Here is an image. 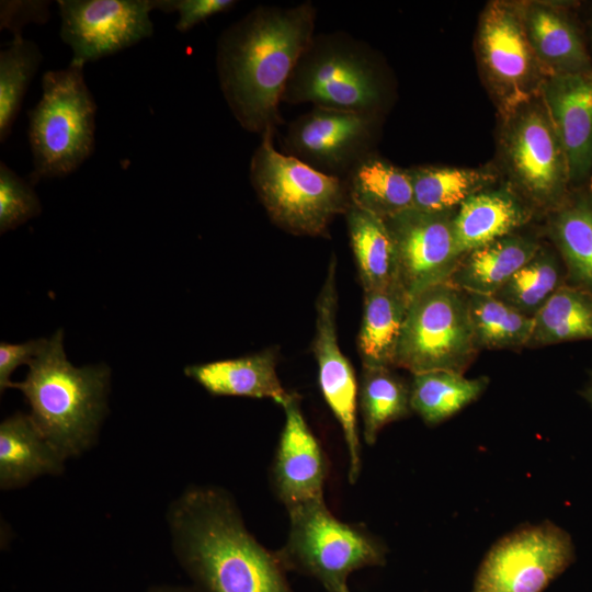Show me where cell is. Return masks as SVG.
<instances>
[{
	"label": "cell",
	"instance_id": "obj_3",
	"mask_svg": "<svg viewBox=\"0 0 592 592\" xmlns=\"http://www.w3.org/2000/svg\"><path fill=\"white\" fill-rule=\"evenodd\" d=\"M29 367L26 377L12 388L21 390L34 424L65 460L81 455L92 446L106 413L109 368L71 365L62 330L47 340Z\"/></svg>",
	"mask_w": 592,
	"mask_h": 592
},
{
	"label": "cell",
	"instance_id": "obj_6",
	"mask_svg": "<svg viewBox=\"0 0 592 592\" xmlns=\"http://www.w3.org/2000/svg\"><path fill=\"white\" fill-rule=\"evenodd\" d=\"M96 104L83 76V66L48 70L42 96L29 111L33 183L76 171L93 152Z\"/></svg>",
	"mask_w": 592,
	"mask_h": 592
},
{
	"label": "cell",
	"instance_id": "obj_23",
	"mask_svg": "<svg viewBox=\"0 0 592 592\" xmlns=\"http://www.w3.org/2000/svg\"><path fill=\"white\" fill-rule=\"evenodd\" d=\"M410 298L399 283L364 291L357 351L363 367H391Z\"/></svg>",
	"mask_w": 592,
	"mask_h": 592
},
{
	"label": "cell",
	"instance_id": "obj_1",
	"mask_svg": "<svg viewBox=\"0 0 592 592\" xmlns=\"http://www.w3.org/2000/svg\"><path fill=\"white\" fill-rule=\"evenodd\" d=\"M317 9L258 5L227 26L216 44L224 99L239 125L260 136L283 123L280 103L291 73L315 36Z\"/></svg>",
	"mask_w": 592,
	"mask_h": 592
},
{
	"label": "cell",
	"instance_id": "obj_39",
	"mask_svg": "<svg viewBox=\"0 0 592 592\" xmlns=\"http://www.w3.org/2000/svg\"><path fill=\"white\" fill-rule=\"evenodd\" d=\"M147 592H197L196 590L177 585H155Z\"/></svg>",
	"mask_w": 592,
	"mask_h": 592
},
{
	"label": "cell",
	"instance_id": "obj_18",
	"mask_svg": "<svg viewBox=\"0 0 592 592\" xmlns=\"http://www.w3.org/2000/svg\"><path fill=\"white\" fill-rule=\"evenodd\" d=\"M521 5L530 44L546 76L592 72V59L569 7L526 2Z\"/></svg>",
	"mask_w": 592,
	"mask_h": 592
},
{
	"label": "cell",
	"instance_id": "obj_34",
	"mask_svg": "<svg viewBox=\"0 0 592 592\" xmlns=\"http://www.w3.org/2000/svg\"><path fill=\"white\" fill-rule=\"evenodd\" d=\"M41 213V202L31 184L4 162L0 163V232L14 229Z\"/></svg>",
	"mask_w": 592,
	"mask_h": 592
},
{
	"label": "cell",
	"instance_id": "obj_19",
	"mask_svg": "<svg viewBox=\"0 0 592 592\" xmlns=\"http://www.w3.org/2000/svg\"><path fill=\"white\" fill-rule=\"evenodd\" d=\"M184 374L213 396L270 398L281 406L291 396L277 376L276 355L272 350L189 365Z\"/></svg>",
	"mask_w": 592,
	"mask_h": 592
},
{
	"label": "cell",
	"instance_id": "obj_36",
	"mask_svg": "<svg viewBox=\"0 0 592 592\" xmlns=\"http://www.w3.org/2000/svg\"><path fill=\"white\" fill-rule=\"evenodd\" d=\"M49 5V1H1V29L10 30L14 37L22 36L21 30L25 24L47 22Z\"/></svg>",
	"mask_w": 592,
	"mask_h": 592
},
{
	"label": "cell",
	"instance_id": "obj_24",
	"mask_svg": "<svg viewBox=\"0 0 592 592\" xmlns=\"http://www.w3.org/2000/svg\"><path fill=\"white\" fill-rule=\"evenodd\" d=\"M351 204L382 219L413 208V186L408 169L373 152L344 178Z\"/></svg>",
	"mask_w": 592,
	"mask_h": 592
},
{
	"label": "cell",
	"instance_id": "obj_40",
	"mask_svg": "<svg viewBox=\"0 0 592 592\" xmlns=\"http://www.w3.org/2000/svg\"><path fill=\"white\" fill-rule=\"evenodd\" d=\"M584 395H585V398L588 399V401L590 402V405L592 407V376H591L590 384H589Z\"/></svg>",
	"mask_w": 592,
	"mask_h": 592
},
{
	"label": "cell",
	"instance_id": "obj_17",
	"mask_svg": "<svg viewBox=\"0 0 592 592\" xmlns=\"http://www.w3.org/2000/svg\"><path fill=\"white\" fill-rule=\"evenodd\" d=\"M285 423L280 436L272 480L286 509L323 499L328 466L323 451L307 424L295 394L282 406Z\"/></svg>",
	"mask_w": 592,
	"mask_h": 592
},
{
	"label": "cell",
	"instance_id": "obj_27",
	"mask_svg": "<svg viewBox=\"0 0 592 592\" xmlns=\"http://www.w3.org/2000/svg\"><path fill=\"white\" fill-rule=\"evenodd\" d=\"M408 170L412 179L413 208L431 213L455 212L497 178L491 168L420 166Z\"/></svg>",
	"mask_w": 592,
	"mask_h": 592
},
{
	"label": "cell",
	"instance_id": "obj_4",
	"mask_svg": "<svg viewBox=\"0 0 592 592\" xmlns=\"http://www.w3.org/2000/svg\"><path fill=\"white\" fill-rule=\"evenodd\" d=\"M392 95L390 73L378 54L350 33L332 31L315 34L291 73L282 102L383 116Z\"/></svg>",
	"mask_w": 592,
	"mask_h": 592
},
{
	"label": "cell",
	"instance_id": "obj_9",
	"mask_svg": "<svg viewBox=\"0 0 592 592\" xmlns=\"http://www.w3.org/2000/svg\"><path fill=\"white\" fill-rule=\"evenodd\" d=\"M504 168L525 196L558 207L571 191L566 156L540 93L502 117Z\"/></svg>",
	"mask_w": 592,
	"mask_h": 592
},
{
	"label": "cell",
	"instance_id": "obj_15",
	"mask_svg": "<svg viewBox=\"0 0 592 592\" xmlns=\"http://www.w3.org/2000/svg\"><path fill=\"white\" fill-rule=\"evenodd\" d=\"M455 212L410 208L385 219L395 244L398 281L410 299L447 283L462 259L454 232Z\"/></svg>",
	"mask_w": 592,
	"mask_h": 592
},
{
	"label": "cell",
	"instance_id": "obj_20",
	"mask_svg": "<svg viewBox=\"0 0 592 592\" xmlns=\"http://www.w3.org/2000/svg\"><path fill=\"white\" fill-rule=\"evenodd\" d=\"M530 215L528 208L509 189H486L471 195L454 215L459 255L512 235L530 219Z\"/></svg>",
	"mask_w": 592,
	"mask_h": 592
},
{
	"label": "cell",
	"instance_id": "obj_32",
	"mask_svg": "<svg viewBox=\"0 0 592 592\" xmlns=\"http://www.w3.org/2000/svg\"><path fill=\"white\" fill-rule=\"evenodd\" d=\"M43 55L32 41L15 36L0 52V140L11 133L26 90L35 76Z\"/></svg>",
	"mask_w": 592,
	"mask_h": 592
},
{
	"label": "cell",
	"instance_id": "obj_42",
	"mask_svg": "<svg viewBox=\"0 0 592 592\" xmlns=\"http://www.w3.org/2000/svg\"><path fill=\"white\" fill-rule=\"evenodd\" d=\"M341 592H351L349 588L343 589Z\"/></svg>",
	"mask_w": 592,
	"mask_h": 592
},
{
	"label": "cell",
	"instance_id": "obj_7",
	"mask_svg": "<svg viewBox=\"0 0 592 592\" xmlns=\"http://www.w3.org/2000/svg\"><path fill=\"white\" fill-rule=\"evenodd\" d=\"M287 511L288 538L275 551L285 570L315 578L328 592H341L353 571L385 562L384 544L363 526L337 519L323 499Z\"/></svg>",
	"mask_w": 592,
	"mask_h": 592
},
{
	"label": "cell",
	"instance_id": "obj_25",
	"mask_svg": "<svg viewBox=\"0 0 592 592\" xmlns=\"http://www.w3.org/2000/svg\"><path fill=\"white\" fill-rule=\"evenodd\" d=\"M344 216L363 289L399 283L395 244L385 220L352 204Z\"/></svg>",
	"mask_w": 592,
	"mask_h": 592
},
{
	"label": "cell",
	"instance_id": "obj_29",
	"mask_svg": "<svg viewBox=\"0 0 592 592\" xmlns=\"http://www.w3.org/2000/svg\"><path fill=\"white\" fill-rule=\"evenodd\" d=\"M527 345L592 340V294L561 285L536 312Z\"/></svg>",
	"mask_w": 592,
	"mask_h": 592
},
{
	"label": "cell",
	"instance_id": "obj_2",
	"mask_svg": "<svg viewBox=\"0 0 592 592\" xmlns=\"http://www.w3.org/2000/svg\"><path fill=\"white\" fill-rule=\"evenodd\" d=\"M167 520L174 555L197 592H292L276 554L248 532L225 490L187 488Z\"/></svg>",
	"mask_w": 592,
	"mask_h": 592
},
{
	"label": "cell",
	"instance_id": "obj_37",
	"mask_svg": "<svg viewBox=\"0 0 592 592\" xmlns=\"http://www.w3.org/2000/svg\"><path fill=\"white\" fill-rule=\"evenodd\" d=\"M47 340L37 339L25 343L12 344L1 342L0 344V390L3 392L12 388L11 374L22 364H30L44 349Z\"/></svg>",
	"mask_w": 592,
	"mask_h": 592
},
{
	"label": "cell",
	"instance_id": "obj_11",
	"mask_svg": "<svg viewBox=\"0 0 592 592\" xmlns=\"http://www.w3.org/2000/svg\"><path fill=\"white\" fill-rule=\"evenodd\" d=\"M574 559L571 536L551 522L522 526L497 542L474 592H542Z\"/></svg>",
	"mask_w": 592,
	"mask_h": 592
},
{
	"label": "cell",
	"instance_id": "obj_28",
	"mask_svg": "<svg viewBox=\"0 0 592 592\" xmlns=\"http://www.w3.org/2000/svg\"><path fill=\"white\" fill-rule=\"evenodd\" d=\"M486 377L466 378L452 371L413 375L410 407L429 425L439 424L475 401L486 389Z\"/></svg>",
	"mask_w": 592,
	"mask_h": 592
},
{
	"label": "cell",
	"instance_id": "obj_8",
	"mask_svg": "<svg viewBox=\"0 0 592 592\" xmlns=\"http://www.w3.org/2000/svg\"><path fill=\"white\" fill-rule=\"evenodd\" d=\"M477 350L466 294L442 283L410 299L394 366L463 374Z\"/></svg>",
	"mask_w": 592,
	"mask_h": 592
},
{
	"label": "cell",
	"instance_id": "obj_26",
	"mask_svg": "<svg viewBox=\"0 0 592 592\" xmlns=\"http://www.w3.org/2000/svg\"><path fill=\"white\" fill-rule=\"evenodd\" d=\"M551 234L574 286L592 294V195L584 186L556 208Z\"/></svg>",
	"mask_w": 592,
	"mask_h": 592
},
{
	"label": "cell",
	"instance_id": "obj_30",
	"mask_svg": "<svg viewBox=\"0 0 592 592\" xmlns=\"http://www.w3.org/2000/svg\"><path fill=\"white\" fill-rule=\"evenodd\" d=\"M358 405L364 440L373 445L384 426L411 410L410 387L389 367H363Z\"/></svg>",
	"mask_w": 592,
	"mask_h": 592
},
{
	"label": "cell",
	"instance_id": "obj_33",
	"mask_svg": "<svg viewBox=\"0 0 592 592\" xmlns=\"http://www.w3.org/2000/svg\"><path fill=\"white\" fill-rule=\"evenodd\" d=\"M556 257L542 247L537 253L493 295L519 311L534 317L561 285Z\"/></svg>",
	"mask_w": 592,
	"mask_h": 592
},
{
	"label": "cell",
	"instance_id": "obj_16",
	"mask_svg": "<svg viewBox=\"0 0 592 592\" xmlns=\"http://www.w3.org/2000/svg\"><path fill=\"white\" fill-rule=\"evenodd\" d=\"M540 96L563 149L571 189L592 174V72L546 77Z\"/></svg>",
	"mask_w": 592,
	"mask_h": 592
},
{
	"label": "cell",
	"instance_id": "obj_22",
	"mask_svg": "<svg viewBox=\"0 0 592 592\" xmlns=\"http://www.w3.org/2000/svg\"><path fill=\"white\" fill-rule=\"evenodd\" d=\"M539 248L523 236L497 239L464 254L447 283L466 294L494 295Z\"/></svg>",
	"mask_w": 592,
	"mask_h": 592
},
{
	"label": "cell",
	"instance_id": "obj_13",
	"mask_svg": "<svg viewBox=\"0 0 592 592\" xmlns=\"http://www.w3.org/2000/svg\"><path fill=\"white\" fill-rule=\"evenodd\" d=\"M60 37L70 64L84 66L128 48L153 33L155 0H58Z\"/></svg>",
	"mask_w": 592,
	"mask_h": 592
},
{
	"label": "cell",
	"instance_id": "obj_12",
	"mask_svg": "<svg viewBox=\"0 0 592 592\" xmlns=\"http://www.w3.org/2000/svg\"><path fill=\"white\" fill-rule=\"evenodd\" d=\"M382 118L312 106L288 124L282 147L311 168L344 179L363 158L375 152Z\"/></svg>",
	"mask_w": 592,
	"mask_h": 592
},
{
	"label": "cell",
	"instance_id": "obj_31",
	"mask_svg": "<svg viewBox=\"0 0 592 592\" xmlns=\"http://www.w3.org/2000/svg\"><path fill=\"white\" fill-rule=\"evenodd\" d=\"M466 296L478 349H510L528 344L534 328L533 317L493 295L466 294Z\"/></svg>",
	"mask_w": 592,
	"mask_h": 592
},
{
	"label": "cell",
	"instance_id": "obj_35",
	"mask_svg": "<svg viewBox=\"0 0 592 592\" xmlns=\"http://www.w3.org/2000/svg\"><path fill=\"white\" fill-rule=\"evenodd\" d=\"M237 4L235 0H155V8L166 13L178 12L175 29L185 33L208 18L226 12Z\"/></svg>",
	"mask_w": 592,
	"mask_h": 592
},
{
	"label": "cell",
	"instance_id": "obj_14",
	"mask_svg": "<svg viewBox=\"0 0 592 592\" xmlns=\"http://www.w3.org/2000/svg\"><path fill=\"white\" fill-rule=\"evenodd\" d=\"M337 260L332 255L316 301V331L312 352L318 366L322 397L339 422L349 457L348 477L356 482L361 473V443L357 429L358 388L351 363L342 353L337 335Z\"/></svg>",
	"mask_w": 592,
	"mask_h": 592
},
{
	"label": "cell",
	"instance_id": "obj_38",
	"mask_svg": "<svg viewBox=\"0 0 592 592\" xmlns=\"http://www.w3.org/2000/svg\"><path fill=\"white\" fill-rule=\"evenodd\" d=\"M592 59V3L576 4L572 10Z\"/></svg>",
	"mask_w": 592,
	"mask_h": 592
},
{
	"label": "cell",
	"instance_id": "obj_41",
	"mask_svg": "<svg viewBox=\"0 0 592 592\" xmlns=\"http://www.w3.org/2000/svg\"><path fill=\"white\" fill-rule=\"evenodd\" d=\"M584 187L589 191V193L592 195V174L590 177V179L588 180L587 184L584 185Z\"/></svg>",
	"mask_w": 592,
	"mask_h": 592
},
{
	"label": "cell",
	"instance_id": "obj_21",
	"mask_svg": "<svg viewBox=\"0 0 592 592\" xmlns=\"http://www.w3.org/2000/svg\"><path fill=\"white\" fill-rule=\"evenodd\" d=\"M65 459L44 439L30 414L16 412L0 424V488L24 487L44 475H59Z\"/></svg>",
	"mask_w": 592,
	"mask_h": 592
},
{
	"label": "cell",
	"instance_id": "obj_10",
	"mask_svg": "<svg viewBox=\"0 0 592 592\" xmlns=\"http://www.w3.org/2000/svg\"><path fill=\"white\" fill-rule=\"evenodd\" d=\"M476 52L501 117L540 93L547 76L527 38L520 4L491 1L486 5Z\"/></svg>",
	"mask_w": 592,
	"mask_h": 592
},
{
	"label": "cell",
	"instance_id": "obj_5",
	"mask_svg": "<svg viewBox=\"0 0 592 592\" xmlns=\"http://www.w3.org/2000/svg\"><path fill=\"white\" fill-rule=\"evenodd\" d=\"M276 130H266L250 160V182L270 219L283 230L327 237L351 201L344 179L328 175L275 148Z\"/></svg>",
	"mask_w": 592,
	"mask_h": 592
}]
</instances>
